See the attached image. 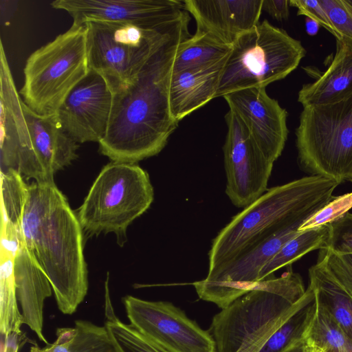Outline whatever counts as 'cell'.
I'll use <instances>...</instances> for the list:
<instances>
[{
    "instance_id": "74e56055",
    "label": "cell",
    "mask_w": 352,
    "mask_h": 352,
    "mask_svg": "<svg viewBox=\"0 0 352 352\" xmlns=\"http://www.w3.org/2000/svg\"><path fill=\"white\" fill-rule=\"evenodd\" d=\"M308 345V348H307V352H324V351H322L321 349L317 347V346H311V345Z\"/></svg>"
},
{
    "instance_id": "cb8c5ba5",
    "label": "cell",
    "mask_w": 352,
    "mask_h": 352,
    "mask_svg": "<svg viewBox=\"0 0 352 352\" xmlns=\"http://www.w3.org/2000/svg\"><path fill=\"white\" fill-rule=\"evenodd\" d=\"M231 47L207 35L195 33L179 44L173 72L210 66L223 61L228 57Z\"/></svg>"
},
{
    "instance_id": "836d02e7",
    "label": "cell",
    "mask_w": 352,
    "mask_h": 352,
    "mask_svg": "<svg viewBox=\"0 0 352 352\" xmlns=\"http://www.w3.org/2000/svg\"><path fill=\"white\" fill-rule=\"evenodd\" d=\"M289 0H263L262 10L273 19L282 21L289 16Z\"/></svg>"
},
{
    "instance_id": "8992f818",
    "label": "cell",
    "mask_w": 352,
    "mask_h": 352,
    "mask_svg": "<svg viewBox=\"0 0 352 352\" xmlns=\"http://www.w3.org/2000/svg\"><path fill=\"white\" fill-rule=\"evenodd\" d=\"M305 54L300 41L263 20L232 44L215 98L282 80L298 67Z\"/></svg>"
},
{
    "instance_id": "277c9868",
    "label": "cell",
    "mask_w": 352,
    "mask_h": 352,
    "mask_svg": "<svg viewBox=\"0 0 352 352\" xmlns=\"http://www.w3.org/2000/svg\"><path fill=\"white\" fill-rule=\"evenodd\" d=\"M190 20L185 10L170 25L158 30L135 24L92 21L86 23L89 69L102 75L111 91L129 85L149 58Z\"/></svg>"
},
{
    "instance_id": "83f0119b",
    "label": "cell",
    "mask_w": 352,
    "mask_h": 352,
    "mask_svg": "<svg viewBox=\"0 0 352 352\" xmlns=\"http://www.w3.org/2000/svg\"><path fill=\"white\" fill-rule=\"evenodd\" d=\"M352 208V192L333 197L322 208L308 217L299 227L298 232L330 225Z\"/></svg>"
},
{
    "instance_id": "9c48e42d",
    "label": "cell",
    "mask_w": 352,
    "mask_h": 352,
    "mask_svg": "<svg viewBox=\"0 0 352 352\" xmlns=\"http://www.w3.org/2000/svg\"><path fill=\"white\" fill-rule=\"evenodd\" d=\"M300 164L340 184L352 175V95L330 104L304 107L296 129Z\"/></svg>"
},
{
    "instance_id": "9a60e30c",
    "label": "cell",
    "mask_w": 352,
    "mask_h": 352,
    "mask_svg": "<svg viewBox=\"0 0 352 352\" xmlns=\"http://www.w3.org/2000/svg\"><path fill=\"white\" fill-rule=\"evenodd\" d=\"M23 110L30 139V157L23 177L53 182L55 174L77 158L78 143L63 128L56 113L39 115L24 102Z\"/></svg>"
},
{
    "instance_id": "44dd1931",
    "label": "cell",
    "mask_w": 352,
    "mask_h": 352,
    "mask_svg": "<svg viewBox=\"0 0 352 352\" xmlns=\"http://www.w3.org/2000/svg\"><path fill=\"white\" fill-rule=\"evenodd\" d=\"M52 343L40 347L36 343L30 352H116L104 325L86 320H76L72 327H60Z\"/></svg>"
},
{
    "instance_id": "ffe728a7",
    "label": "cell",
    "mask_w": 352,
    "mask_h": 352,
    "mask_svg": "<svg viewBox=\"0 0 352 352\" xmlns=\"http://www.w3.org/2000/svg\"><path fill=\"white\" fill-rule=\"evenodd\" d=\"M315 298L342 331L352 339V296L320 260L309 270Z\"/></svg>"
},
{
    "instance_id": "3957f363",
    "label": "cell",
    "mask_w": 352,
    "mask_h": 352,
    "mask_svg": "<svg viewBox=\"0 0 352 352\" xmlns=\"http://www.w3.org/2000/svg\"><path fill=\"white\" fill-rule=\"evenodd\" d=\"M339 184L333 179L311 175L267 189L212 240L208 274L268 235L305 221L331 199Z\"/></svg>"
},
{
    "instance_id": "603a6c76",
    "label": "cell",
    "mask_w": 352,
    "mask_h": 352,
    "mask_svg": "<svg viewBox=\"0 0 352 352\" xmlns=\"http://www.w3.org/2000/svg\"><path fill=\"white\" fill-rule=\"evenodd\" d=\"M109 280V274L107 272L104 283V325L109 332L116 352H170L116 316L111 300Z\"/></svg>"
},
{
    "instance_id": "484cf974",
    "label": "cell",
    "mask_w": 352,
    "mask_h": 352,
    "mask_svg": "<svg viewBox=\"0 0 352 352\" xmlns=\"http://www.w3.org/2000/svg\"><path fill=\"white\" fill-rule=\"evenodd\" d=\"M329 230V225H327L299 232L263 267L258 281L272 276L275 271L291 265L311 251L327 250Z\"/></svg>"
},
{
    "instance_id": "d6986e66",
    "label": "cell",
    "mask_w": 352,
    "mask_h": 352,
    "mask_svg": "<svg viewBox=\"0 0 352 352\" xmlns=\"http://www.w3.org/2000/svg\"><path fill=\"white\" fill-rule=\"evenodd\" d=\"M352 95V41L336 39V54L328 68L298 94L302 106L327 104Z\"/></svg>"
},
{
    "instance_id": "e575fe53",
    "label": "cell",
    "mask_w": 352,
    "mask_h": 352,
    "mask_svg": "<svg viewBox=\"0 0 352 352\" xmlns=\"http://www.w3.org/2000/svg\"><path fill=\"white\" fill-rule=\"evenodd\" d=\"M28 340V338L23 333L12 334L7 338L1 336V352H19L20 347Z\"/></svg>"
},
{
    "instance_id": "d4e9b609",
    "label": "cell",
    "mask_w": 352,
    "mask_h": 352,
    "mask_svg": "<svg viewBox=\"0 0 352 352\" xmlns=\"http://www.w3.org/2000/svg\"><path fill=\"white\" fill-rule=\"evenodd\" d=\"M14 256L0 251V332L2 337L21 335L23 317L18 306L14 275Z\"/></svg>"
},
{
    "instance_id": "ac0fdd59",
    "label": "cell",
    "mask_w": 352,
    "mask_h": 352,
    "mask_svg": "<svg viewBox=\"0 0 352 352\" xmlns=\"http://www.w3.org/2000/svg\"><path fill=\"white\" fill-rule=\"evenodd\" d=\"M226 60L210 66L172 71L168 100L170 113L177 122L215 98Z\"/></svg>"
},
{
    "instance_id": "8fae6325",
    "label": "cell",
    "mask_w": 352,
    "mask_h": 352,
    "mask_svg": "<svg viewBox=\"0 0 352 352\" xmlns=\"http://www.w3.org/2000/svg\"><path fill=\"white\" fill-rule=\"evenodd\" d=\"M225 120L226 193L236 207L244 208L267 190L274 162L263 154L235 113L229 110Z\"/></svg>"
},
{
    "instance_id": "8d00e7d4",
    "label": "cell",
    "mask_w": 352,
    "mask_h": 352,
    "mask_svg": "<svg viewBox=\"0 0 352 352\" xmlns=\"http://www.w3.org/2000/svg\"><path fill=\"white\" fill-rule=\"evenodd\" d=\"M308 345L305 340L300 341L283 352H307Z\"/></svg>"
},
{
    "instance_id": "30bf717a",
    "label": "cell",
    "mask_w": 352,
    "mask_h": 352,
    "mask_svg": "<svg viewBox=\"0 0 352 352\" xmlns=\"http://www.w3.org/2000/svg\"><path fill=\"white\" fill-rule=\"evenodd\" d=\"M129 324L170 352H217L209 332L170 302L122 298Z\"/></svg>"
},
{
    "instance_id": "ba28073f",
    "label": "cell",
    "mask_w": 352,
    "mask_h": 352,
    "mask_svg": "<svg viewBox=\"0 0 352 352\" xmlns=\"http://www.w3.org/2000/svg\"><path fill=\"white\" fill-rule=\"evenodd\" d=\"M306 292L291 270L270 276L214 315L209 328L217 352H237L263 329L293 311Z\"/></svg>"
},
{
    "instance_id": "52a82bcc",
    "label": "cell",
    "mask_w": 352,
    "mask_h": 352,
    "mask_svg": "<svg viewBox=\"0 0 352 352\" xmlns=\"http://www.w3.org/2000/svg\"><path fill=\"white\" fill-rule=\"evenodd\" d=\"M89 71L86 26L72 24L30 55L19 94L35 113L53 114Z\"/></svg>"
},
{
    "instance_id": "7402d4cb",
    "label": "cell",
    "mask_w": 352,
    "mask_h": 352,
    "mask_svg": "<svg viewBox=\"0 0 352 352\" xmlns=\"http://www.w3.org/2000/svg\"><path fill=\"white\" fill-rule=\"evenodd\" d=\"M316 305L315 294L309 285L299 307L274 332L259 352H283L305 340Z\"/></svg>"
},
{
    "instance_id": "d590c367",
    "label": "cell",
    "mask_w": 352,
    "mask_h": 352,
    "mask_svg": "<svg viewBox=\"0 0 352 352\" xmlns=\"http://www.w3.org/2000/svg\"><path fill=\"white\" fill-rule=\"evenodd\" d=\"M306 31L308 34L313 36L317 34L320 25L315 21L306 18L305 20Z\"/></svg>"
},
{
    "instance_id": "f35d334b",
    "label": "cell",
    "mask_w": 352,
    "mask_h": 352,
    "mask_svg": "<svg viewBox=\"0 0 352 352\" xmlns=\"http://www.w3.org/2000/svg\"><path fill=\"white\" fill-rule=\"evenodd\" d=\"M349 181H350V182H352V175L351 176V177H350V179H349Z\"/></svg>"
},
{
    "instance_id": "4316f807",
    "label": "cell",
    "mask_w": 352,
    "mask_h": 352,
    "mask_svg": "<svg viewBox=\"0 0 352 352\" xmlns=\"http://www.w3.org/2000/svg\"><path fill=\"white\" fill-rule=\"evenodd\" d=\"M316 310L305 340L324 352H352V339L316 300Z\"/></svg>"
},
{
    "instance_id": "f1b7e54d",
    "label": "cell",
    "mask_w": 352,
    "mask_h": 352,
    "mask_svg": "<svg viewBox=\"0 0 352 352\" xmlns=\"http://www.w3.org/2000/svg\"><path fill=\"white\" fill-rule=\"evenodd\" d=\"M340 38L352 41V0H319Z\"/></svg>"
},
{
    "instance_id": "e0dca14e",
    "label": "cell",
    "mask_w": 352,
    "mask_h": 352,
    "mask_svg": "<svg viewBox=\"0 0 352 352\" xmlns=\"http://www.w3.org/2000/svg\"><path fill=\"white\" fill-rule=\"evenodd\" d=\"M14 275L24 324L48 344L43 333V309L53 290L35 253L23 241L14 258Z\"/></svg>"
},
{
    "instance_id": "4fadbf2b",
    "label": "cell",
    "mask_w": 352,
    "mask_h": 352,
    "mask_svg": "<svg viewBox=\"0 0 352 352\" xmlns=\"http://www.w3.org/2000/svg\"><path fill=\"white\" fill-rule=\"evenodd\" d=\"M113 92L106 79L89 69L56 111L65 131L77 142H99L109 124Z\"/></svg>"
},
{
    "instance_id": "4dcf8cb0",
    "label": "cell",
    "mask_w": 352,
    "mask_h": 352,
    "mask_svg": "<svg viewBox=\"0 0 352 352\" xmlns=\"http://www.w3.org/2000/svg\"><path fill=\"white\" fill-rule=\"evenodd\" d=\"M327 267L352 296V254H339L322 250Z\"/></svg>"
},
{
    "instance_id": "5b68a950",
    "label": "cell",
    "mask_w": 352,
    "mask_h": 352,
    "mask_svg": "<svg viewBox=\"0 0 352 352\" xmlns=\"http://www.w3.org/2000/svg\"><path fill=\"white\" fill-rule=\"evenodd\" d=\"M153 198L145 170L136 164L111 162L99 173L76 215L87 233L113 232L122 245L129 226L149 208Z\"/></svg>"
},
{
    "instance_id": "2e32d148",
    "label": "cell",
    "mask_w": 352,
    "mask_h": 352,
    "mask_svg": "<svg viewBox=\"0 0 352 352\" xmlns=\"http://www.w3.org/2000/svg\"><path fill=\"white\" fill-rule=\"evenodd\" d=\"M184 9L195 19L196 34L232 46L258 25L263 0H184Z\"/></svg>"
},
{
    "instance_id": "d6a6232c",
    "label": "cell",
    "mask_w": 352,
    "mask_h": 352,
    "mask_svg": "<svg viewBox=\"0 0 352 352\" xmlns=\"http://www.w3.org/2000/svg\"><path fill=\"white\" fill-rule=\"evenodd\" d=\"M301 302L302 299L293 311L275 322L266 327L254 338L245 343L237 352H259L270 337L294 313L299 307Z\"/></svg>"
},
{
    "instance_id": "f546056e",
    "label": "cell",
    "mask_w": 352,
    "mask_h": 352,
    "mask_svg": "<svg viewBox=\"0 0 352 352\" xmlns=\"http://www.w3.org/2000/svg\"><path fill=\"white\" fill-rule=\"evenodd\" d=\"M329 228L327 250L339 254H352V214L347 212Z\"/></svg>"
},
{
    "instance_id": "5bb4252c",
    "label": "cell",
    "mask_w": 352,
    "mask_h": 352,
    "mask_svg": "<svg viewBox=\"0 0 352 352\" xmlns=\"http://www.w3.org/2000/svg\"><path fill=\"white\" fill-rule=\"evenodd\" d=\"M223 98L263 154L274 162L284 149L289 133L286 109L267 94L266 87L236 91Z\"/></svg>"
},
{
    "instance_id": "7a4b0ae2",
    "label": "cell",
    "mask_w": 352,
    "mask_h": 352,
    "mask_svg": "<svg viewBox=\"0 0 352 352\" xmlns=\"http://www.w3.org/2000/svg\"><path fill=\"white\" fill-rule=\"evenodd\" d=\"M19 223L22 241L45 272L59 311L72 315L89 287L83 229L54 182L28 184Z\"/></svg>"
},
{
    "instance_id": "6da1fadb",
    "label": "cell",
    "mask_w": 352,
    "mask_h": 352,
    "mask_svg": "<svg viewBox=\"0 0 352 352\" xmlns=\"http://www.w3.org/2000/svg\"><path fill=\"white\" fill-rule=\"evenodd\" d=\"M192 35L188 26L165 43L140 72L113 91L108 128L98 142L100 152L112 162L133 163L153 157L166 145L179 122L172 116L168 89L179 44Z\"/></svg>"
},
{
    "instance_id": "1f68e13d",
    "label": "cell",
    "mask_w": 352,
    "mask_h": 352,
    "mask_svg": "<svg viewBox=\"0 0 352 352\" xmlns=\"http://www.w3.org/2000/svg\"><path fill=\"white\" fill-rule=\"evenodd\" d=\"M289 6L297 8L298 15H304L316 21L320 25L331 33L336 39L340 36L333 25L327 12L319 1L289 0Z\"/></svg>"
},
{
    "instance_id": "7c38bea8",
    "label": "cell",
    "mask_w": 352,
    "mask_h": 352,
    "mask_svg": "<svg viewBox=\"0 0 352 352\" xmlns=\"http://www.w3.org/2000/svg\"><path fill=\"white\" fill-rule=\"evenodd\" d=\"M50 5L68 12L76 25L118 21L153 30L167 27L185 11L183 1L177 0H56Z\"/></svg>"
}]
</instances>
